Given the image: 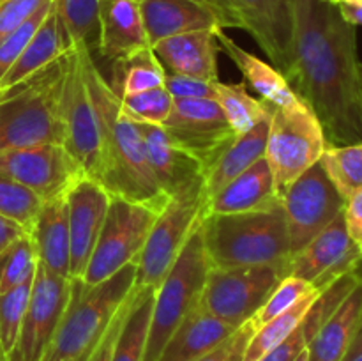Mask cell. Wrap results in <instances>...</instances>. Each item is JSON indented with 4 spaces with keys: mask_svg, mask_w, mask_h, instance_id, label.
Returning <instances> with one entry per match:
<instances>
[{
    "mask_svg": "<svg viewBox=\"0 0 362 361\" xmlns=\"http://www.w3.org/2000/svg\"><path fill=\"white\" fill-rule=\"evenodd\" d=\"M232 2H233V0H232Z\"/></svg>",
    "mask_w": 362,
    "mask_h": 361,
    "instance_id": "cell-59",
    "label": "cell"
},
{
    "mask_svg": "<svg viewBox=\"0 0 362 361\" xmlns=\"http://www.w3.org/2000/svg\"><path fill=\"white\" fill-rule=\"evenodd\" d=\"M37 253L30 236L25 234L0 251V294L34 280L37 271Z\"/></svg>",
    "mask_w": 362,
    "mask_h": 361,
    "instance_id": "cell-37",
    "label": "cell"
},
{
    "mask_svg": "<svg viewBox=\"0 0 362 361\" xmlns=\"http://www.w3.org/2000/svg\"><path fill=\"white\" fill-rule=\"evenodd\" d=\"M39 264L49 273L69 278L71 239L67 195L42 202L30 232Z\"/></svg>",
    "mask_w": 362,
    "mask_h": 361,
    "instance_id": "cell-24",
    "label": "cell"
},
{
    "mask_svg": "<svg viewBox=\"0 0 362 361\" xmlns=\"http://www.w3.org/2000/svg\"><path fill=\"white\" fill-rule=\"evenodd\" d=\"M133 294H134V290L131 292V296L127 297L126 301H124V304L120 306V310L117 311V315L113 317V321L110 322L108 329H106V333H105V336L101 338L99 345L95 347V350L92 353L90 360H88V361H112L117 336H119L120 328H122V324H124V319H126L127 308H129V303H131V297H133Z\"/></svg>",
    "mask_w": 362,
    "mask_h": 361,
    "instance_id": "cell-46",
    "label": "cell"
},
{
    "mask_svg": "<svg viewBox=\"0 0 362 361\" xmlns=\"http://www.w3.org/2000/svg\"><path fill=\"white\" fill-rule=\"evenodd\" d=\"M352 2H356V4H362V0H352Z\"/></svg>",
    "mask_w": 362,
    "mask_h": 361,
    "instance_id": "cell-55",
    "label": "cell"
},
{
    "mask_svg": "<svg viewBox=\"0 0 362 361\" xmlns=\"http://www.w3.org/2000/svg\"><path fill=\"white\" fill-rule=\"evenodd\" d=\"M216 101L237 134L250 131L269 108L264 99L250 94L246 84H225L221 80L216 81Z\"/></svg>",
    "mask_w": 362,
    "mask_h": 361,
    "instance_id": "cell-35",
    "label": "cell"
},
{
    "mask_svg": "<svg viewBox=\"0 0 362 361\" xmlns=\"http://www.w3.org/2000/svg\"><path fill=\"white\" fill-rule=\"evenodd\" d=\"M327 147L320 120L303 101L293 106L271 105L265 159L271 166L279 198L297 177L320 161Z\"/></svg>",
    "mask_w": 362,
    "mask_h": 361,
    "instance_id": "cell-8",
    "label": "cell"
},
{
    "mask_svg": "<svg viewBox=\"0 0 362 361\" xmlns=\"http://www.w3.org/2000/svg\"><path fill=\"white\" fill-rule=\"evenodd\" d=\"M163 130L172 144L193 156L205 172L237 138L216 99H173Z\"/></svg>",
    "mask_w": 362,
    "mask_h": 361,
    "instance_id": "cell-13",
    "label": "cell"
},
{
    "mask_svg": "<svg viewBox=\"0 0 362 361\" xmlns=\"http://www.w3.org/2000/svg\"><path fill=\"white\" fill-rule=\"evenodd\" d=\"M285 276H288L286 269L274 265L211 268L200 306L233 328H240L257 315Z\"/></svg>",
    "mask_w": 362,
    "mask_h": 361,
    "instance_id": "cell-10",
    "label": "cell"
},
{
    "mask_svg": "<svg viewBox=\"0 0 362 361\" xmlns=\"http://www.w3.org/2000/svg\"><path fill=\"white\" fill-rule=\"evenodd\" d=\"M52 6L53 0H49V2L45 4L41 9L35 11L28 20H25L23 23L18 25L14 30H11L9 34L4 35V38L0 39V80H2L4 74L7 73V69L16 62L18 57L23 53V50L27 48V45L30 42V39L34 38L37 28L41 27V23L45 21L46 14L49 13Z\"/></svg>",
    "mask_w": 362,
    "mask_h": 361,
    "instance_id": "cell-42",
    "label": "cell"
},
{
    "mask_svg": "<svg viewBox=\"0 0 362 361\" xmlns=\"http://www.w3.org/2000/svg\"><path fill=\"white\" fill-rule=\"evenodd\" d=\"M214 34L219 50H223L226 57L239 67L246 85H251V88L264 101L271 103L272 106H293L300 103L299 96L292 91L281 71L237 45L223 28H216Z\"/></svg>",
    "mask_w": 362,
    "mask_h": 361,
    "instance_id": "cell-26",
    "label": "cell"
},
{
    "mask_svg": "<svg viewBox=\"0 0 362 361\" xmlns=\"http://www.w3.org/2000/svg\"><path fill=\"white\" fill-rule=\"evenodd\" d=\"M165 71L219 81V45L214 30H198L163 39L152 46Z\"/></svg>",
    "mask_w": 362,
    "mask_h": 361,
    "instance_id": "cell-22",
    "label": "cell"
},
{
    "mask_svg": "<svg viewBox=\"0 0 362 361\" xmlns=\"http://www.w3.org/2000/svg\"><path fill=\"white\" fill-rule=\"evenodd\" d=\"M361 264L362 251L349 236L345 216L341 212L299 253L293 255L288 265V275L306 280L313 289L324 292L341 276L359 271Z\"/></svg>",
    "mask_w": 362,
    "mask_h": 361,
    "instance_id": "cell-16",
    "label": "cell"
},
{
    "mask_svg": "<svg viewBox=\"0 0 362 361\" xmlns=\"http://www.w3.org/2000/svg\"><path fill=\"white\" fill-rule=\"evenodd\" d=\"M293 361H310V353H308V349H304Z\"/></svg>",
    "mask_w": 362,
    "mask_h": 361,
    "instance_id": "cell-51",
    "label": "cell"
},
{
    "mask_svg": "<svg viewBox=\"0 0 362 361\" xmlns=\"http://www.w3.org/2000/svg\"><path fill=\"white\" fill-rule=\"evenodd\" d=\"M338 9H339V13H341L343 20L349 21L350 25H354V27L362 25V4L339 2Z\"/></svg>",
    "mask_w": 362,
    "mask_h": 361,
    "instance_id": "cell-49",
    "label": "cell"
},
{
    "mask_svg": "<svg viewBox=\"0 0 362 361\" xmlns=\"http://www.w3.org/2000/svg\"><path fill=\"white\" fill-rule=\"evenodd\" d=\"M42 200L28 188L11 177L0 173V214L20 223L27 232H30Z\"/></svg>",
    "mask_w": 362,
    "mask_h": 361,
    "instance_id": "cell-39",
    "label": "cell"
},
{
    "mask_svg": "<svg viewBox=\"0 0 362 361\" xmlns=\"http://www.w3.org/2000/svg\"><path fill=\"white\" fill-rule=\"evenodd\" d=\"M101 0H55V11L64 35L71 46L85 42L92 48L98 39Z\"/></svg>",
    "mask_w": 362,
    "mask_h": 361,
    "instance_id": "cell-36",
    "label": "cell"
},
{
    "mask_svg": "<svg viewBox=\"0 0 362 361\" xmlns=\"http://www.w3.org/2000/svg\"><path fill=\"white\" fill-rule=\"evenodd\" d=\"M324 2H331V4H339V2H343V0H324Z\"/></svg>",
    "mask_w": 362,
    "mask_h": 361,
    "instance_id": "cell-54",
    "label": "cell"
},
{
    "mask_svg": "<svg viewBox=\"0 0 362 361\" xmlns=\"http://www.w3.org/2000/svg\"><path fill=\"white\" fill-rule=\"evenodd\" d=\"M240 28L257 41L278 71L290 59L293 27V0H233Z\"/></svg>",
    "mask_w": 362,
    "mask_h": 361,
    "instance_id": "cell-18",
    "label": "cell"
},
{
    "mask_svg": "<svg viewBox=\"0 0 362 361\" xmlns=\"http://www.w3.org/2000/svg\"><path fill=\"white\" fill-rule=\"evenodd\" d=\"M159 211L120 197L110 198L108 212L81 282L99 285L138 260Z\"/></svg>",
    "mask_w": 362,
    "mask_h": 361,
    "instance_id": "cell-9",
    "label": "cell"
},
{
    "mask_svg": "<svg viewBox=\"0 0 362 361\" xmlns=\"http://www.w3.org/2000/svg\"><path fill=\"white\" fill-rule=\"evenodd\" d=\"M346 202L336 191L320 163L297 177L281 195L292 257L343 212Z\"/></svg>",
    "mask_w": 362,
    "mask_h": 361,
    "instance_id": "cell-12",
    "label": "cell"
},
{
    "mask_svg": "<svg viewBox=\"0 0 362 361\" xmlns=\"http://www.w3.org/2000/svg\"><path fill=\"white\" fill-rule=\"evenodd\" d=\"M361 353H362V317H361L359 328H357L356 336H354L352 345H350L349 353H346L345 360H343V361H350V360H354V357H356L357 354H361Z\"/></svg>",
    "mask_w": 362,
    "mask_h": 361,
    "instance_id": "cell-50",
    "label": "cell"
},
{
    "mask_svg": "<svg viewBox=\"0 0 362 361\" xmlns=\"http://www.w3.org/2000/svg\"><path fill=\"white\" fill-rule=\"evenodd\" d=\"M207 202L205 179L170 198L168 204L159 211L144 251L136 260V287L158 289L191 234L207 214Z\"/></svg>",
    "mask_w": 362,
    "mask_h": 361,
    "instance_id": "cell-7",
    "label": "cell"
},
{
    "mask_svg": "<svg viewBox=\"0 0 362 361\" xmlns=\"http://www.w3.org/2000/svg\"><path fill=\"white\" fill-rule=\"evenodd\" d=\"M0 173L28 188L42 202L67 195L85 176L62 144L0 151Z\"/></svg>",
    "mask_w": 362,
    "mask_h": 361,
    "instance_id": "cell-15",
    "label": "cell"
},
{
    "mask_svg": "<svg viewBox=\"0 0 362 361\" xmlns=\"http://www.w3.org/2000/svg\"><path fill=\"white\" fill-rule=\"evenodd\" d=\"M0 2H2V0H0Z\"/></svg>",
    "mask_w": 362,
    "mask_h": 361,
    "instance_id": "cell-58",
    "label": "cell"
},
{
    "mask_svg": "<svg viewBox=\"0 0 362 361\" xmlns=\"http://www.w3.org/2000/svg\"><path fill=\"white\" fill-rule=\"evenodd\" d=\"M32 282L0 294V347L7 356L18 340V333L30 301Z\"/></svg>",
    "mask_w": 362,
    "mask_h": 361,
    "instance_id": "cell-40",
    "label": "cell"
},
{
    "mask_svg": "<svg viewBox=\"0 0 362 361\" xmlns=\"http://www.w3.org/2000/svg\"><path fill=\"white\" fill-rule=\"evenodd\" d=\"M343 2H352V0H343Z\"/></svg>",
    "mask_w": 362,
    "mask_h": 361,
    "instance_id": "cell-57",
    "label": "cell"
},
{
    "mask_svg": "<svg viewBox=\"0 0 362 361\" xmlns=\"http://www.w3.org/2000/svg\"><path fill=\"white\" fill-rule=\"evenodd\" d=\"M78 48L101 130V166L95 180L110 197L126 198L161 211L170 198L148 165L140 127L122 112L119 98L95 66L90 46L78 42Z\"/></svg>",
    "mask_w": 362,
    "mask_h": 361,
    "instance_id": "cell-2",
    "label": "cell"
},
{
    "mask_svg": "<svg viewBox=\"0 0 362 361\" xmlns=\"http://www.w3.org/2000/svg\"><path fill=\"white\" fill-rule=\"evenodd\" d=\"M49 0H2L0 2V39L23 23Z\"/></svg>",
    "mask_w": 362,
    "mask_h": 361,
    "instance_id": "cell-45",
    "label": "cell"
},
{
    "mask_svg": "<svg viewBox=\"0 0 362 361\" xmlns=\"http://www.w3.org/2000/svg\"><path fill=\"white\" fill-rule=\"evenodd\" d=\"M152 48L145 32L138 0H101L99 4L98 52L115 60L140 50Z\"/></svg>",
    "mask_w": 362,
    "mask_h": 361,
    "instance_id": "cell-21",
    "label": "cell"
},
{
    "mask_svg": "<svg viewBox=\"0 0 362 361\" xmlns=\"http://www.w3.org/2000/svg\"><path fill=\"white\" fill-rule=\"evenodd\" d=\"M345 216V225L349 230V236L362 251V190L357 191L352 198H349L343 209Z\"/></svg>",
    "mask_w": 362,
    "mask_h": 361,
    "instance_id": "cell-47",
    "label": "cell"
},
{
    "mask_svg": "<svg viewBox=\"0 0 362 361\" xmlns=\"http://www.w3.org/2000/svg\"><path fill=\"white\" fill-rule=\"evenodd\" d=\"M318 163L345 202L362 190V144L329 145Z\"/></svg>",
    "mask_w": 362,
    "mask_h": 361,
    "instance_id": "cell-33",
    "label": "cell"
},
{
    "mask_svg": "<svg viewBox=\"0 0 362 361\" xmlns=\"http://www.w3.org/2000/svg\"><path fill=\"white\" fill-rule=\"evenodd\" d=\"M362 317V275L308 345L310 361H343Z\"/></svg>",
    "mask_w": 362,
    "mask_h": 361,
    "instance_id": "cell-27",
    "label": "cell"
},
{
    "mask_svg": "<svg viewBox=\"0 0 362 361\" xmlns=\"http://www.w3.org/2000/svg\"><path fill=\"white\" fill-rule=\"evenodd\" d=\"M267 103V101H265ZM267 113L243 134H237L235 142L221 154V158L205 172V190L209 197L218 193L230 180L235 179L258 159L265 156L269 140V127H271V103H267Z\"/></svg>",
    "mask_w": 362,
    "mask_h": 361,
    "instance_id": "cell-29",
    "label": "cell"
},
{
    "mask_svg": "<svg viewBox=\"0 0 362 361\" xmlns=\"http://www.w3.org/2000/svg\"><path fill=\"white\" fill-rule=\"evenodd\" d=\"M361 78H362V64H361Z\"/></svg>",
    "mask_w": 362,
    "mask_h": 361,
    "instance_id": "cell-56",
    "label": "cell"
},
{
    "mask_svg": "<svg viewBox=\"0 0 362 361\" xmlns=\"http://www.w3.org/2000/svg\"><path fill=\"white\" fill-rule=\"evenodd\" d=\"M73 280L62 278L37 265L30 301L21 322L18 340L7 361H41L52 343L71 299Z\"/></svg>",
    "mask_w": 362,
    "mask_h": 361,
    "instance_id": "cell-14",
    "label": "cell"
},
{
    "mask_svg": "<svg viewBox=\"0 0 362 361\" xmlns=\"http://www.w3.org/2000/svg\"><path fill=\"white\" fill-rule=\"evenodd\" d=\"M317 289H313L311 283H308L306 280L297 278V276H285L281 282L276 285V289L272 290L271 296L267 297V301L264 303V306L257 311L251 322L255 324V328H260L262 324L269 322L271 319L278 317L283 311L290 310L293 304H297L299 301H303L304 297L310 296L311 292H315Z\"/></svg>",
    "mask_w": 362,
    "mask_h": 361,
    "instance_id": "cell-41",
    "label": "cell"
},
{
    "mask_svg": "<svg viewBox=\"0 0 362 361\" xmlns=\"http://www.w3.org/2000/svg\"><path fill=\"white\" fill-rule=\"evenodd\" d=\"M60 113H62V145L81 166L85 176L95 180L101 166V130L81 67L78 45H73L67 53Z\"/></svg>",
    "mask_w": 362,
    "mask_h": 361,
    "instance_id": "cell-11",
    "label": "cell"
},
{
    "mask_svg": "<svg viewBox=\"0 0 362 361\" xmlns=\"http://www.w3.org/2000/svg\"><path fill=\"white\" fill-rule=\"evenodd\" d=\"M67 53L34 76L0 91V151L62 144L60 101Z\"/></svg>",
    "mask_w": 362,
    "mask_h": 361,
    "instance_id": "cell-4",
    "label": "cell"
},
{
    "mask_svg": "<svg viewBox=\"0 0 362 361\" xmlns=\"http://www.w3.org/2000/svg\"><path fill=\"white\" fill-rule=\"evenodd\" d=\"M136 287V262L99 285L73 280L67 310L41 361H88L110 322Z\"/></svg>",
    "mask_w": 362,
    "mask_h": 361,
    "instance_id": "cell-5",
    "label": "cell"
},
{
    "mask_svg": "<svg viewBox=\"0 0 362 361\" xmlns=\"http://www.w3.org/2000/svg\"><path fill=\"white\" fill-rule=\"evenodd\" d=\"M110 193L92 177L83 176L67 191L71 262L69 278L81 280L101 234L110 205Z\"/></svg>",
    "mask_w": 362,
    "mask_h": 361,
    "instance_id": "cell-17",
    "label": "cell"
},
{
    "mask_svg": "<svg viewBox=\"0 0 362 361\" xmlns=\"http://www.w3.org/2000/svg\"><path fill=\"white\" fill-rule=\"evenodd\" d=\"M136 124L144 137L148 165L166 197H175L186 188L205 179L204 166L193 156L173 145L163 126L144 122Z\"/></svg>",
    "mask_w": 362,
    "mask_h": 361,
    "instance_id": "cell-19",
    "label": "cell"
},
{
    "mask_svg": "<svg viewBox=\"0 0 362 361\" xmlns=\"http://www.w3.org/2000/svg\"><path fill=\"white\" fill-rule=\"evenodd\" d=\"M357 27L338 4L293 0L288 66L292 91L317 115L327 145L362 144V78Z\"/></svg>",
    "mask_w": 362,
    "mask_h": 361,
    "instance_id": "cell-1",
    "label": "cell"
},
{
    "mask_svg": "<svg viewBox=\"0 0 362 361\" xmlns=\"http://www.w3.org/2000/svg\"><path fill=\"white\" fill-rule=\"evenodd\" d=\"M350 361H362V353H361V354H357V356L354 357V360H350Z\"/></svg>",
    "mask_w": 362,
    "mask_h": 361,
    "instance_id": "cell-53",
    "label": "cell"
},
{
    "mask_svg": "<svg viewBox=\"0 0 362 361\" xmlns=\"http://www.w3.org/2000/svg\"><path fill=\"white\" fill-rule=\"evenodd\" d=\"M0 361H7V354L4 353L2 347H0Z\"/></svg>",
    "mask_w": 362,
    "mask_h": 361,
    "instance_id": "cell-52",
    "label": "cell"
},
{
    "mask_svg": "<svg viewBox=\"0 0 362 361\" xmlns=\"http://www.w3.org/2000/svg\"><path fill=\"white\" fill-rule=\"evenodd\" d=\"M200 229L211 268L274 265L288 273L292 251L283 205L272 211L205 214Z\"/></svg>",
    "mask_w": 362,
    "mask_h": 361,
    "instance_id": "cell-3",
    "label": "cell"
},
{
    "mask_svg": "<svg viewBox=\"0 0 362 361\" xmlns=\"http://www.w3.org/2000/svg\"><path fill=\"white\" fill-rule=\"evenodd\" d=\"M151 46L163 39L223 28L218 16L197 0H138Z\"/></svg>",
    "mask_w": 362,
    "mask_h": 361,
    "instance_id": "cell-23",
    "label": "cell"
},
{
    "mask_svg": "<svg viewBox=\"0 0 362 361\" xmlns=\"http://www.w3.org/2000/svg\"><path fill=\"white\" fill-rule=\"evenodd\" d=\"M278 207H281V198L276 191L271 166L264 156L218 193L209 197L207 214H237L272 211Z\"/></svg>",
    "mask_w": 362,
    "mask_h": 361,
    "instance_id": "cell-20",
    "label": "cell"
},
{
    "mask_svg": "<svg viewBox=\"0 0 362 361\" xmlns=\"http://www.w3.org/2000/svg\"><path fill=\"white\" fill-rule=\"evenodd\" d=\"M73 46L67 42L62 27L59 23V16H57L55 11V0H53L52 9L46 14L41 27L37 28L34 38L27 45V48L16 59V62L7 69V73L0 80V91L13 87V85L25 81L27 78L34 76L35 73L45 69L52 62H55L59 57H62Z\"/></svg>",
    "mask_w": 362,
    "mask_h": 361,
    "instance_id": "cell-30",
    "label": "cell"
},
{
    "mask_svg": "<svg viewBox=\"0 0 362 361\" xmlns=\"http://www.w3.org/2000/svg\"><path fill=\"white\" fill-rule=\"evenodd\" d=\"M122 112L134 122L163 126L173 108V96L165 85L119 98Z\"/></svg>",
    "mask_w": 362,
    "mask_h": 361,
    "instance_id": "cell-38",
    "label": "cell"
},
{
    "mask_svg": "<svg viewBox=\"0 0 362 361\" xmlns=\"http://www.w3.org/2000/svg\"><path fill=\"white\" fill-rule=\"evenodd\" d=\"M154 289L134 287L126 319L117 336L112 361H144L147 349L148 326H151Z\"/></svg>",
    "mask_w": 362,
    "mask_h": 361,
    "instance_id": "cell-31",
    "label": "cell"
},
{
    "mask_svg": "<svg viewBox=\"0 0 362 361\" xmlns=\"http://www.w3.org/2000/svg\"><path fill=\"white\" fill-rule=\"evenodd\" d=\"M359 271L349 273V275L336 280L331 287H327V289L315 299V303L311 304V308L308 310V314L304 315L303 321L299 322V326H297V328L293 329L278 347H274L271 353L265 354L260 361L296 360L304 349H308V345L311 343L313 336L317 335L318 329L322 328V324H324V322L327 321L329 315L338 308V304L349 296V292L356 287V283L359 282Z\"/></svg>",
    "mask_w": 362,
    "mask_h": 361,
    "instance_id": "cell-28",
    "label": "cell"
},
{
    "mask_svg": "<svg viewBox=\"0 0 362 361\" xmlns=\"http://www.w3.org/2000/svg\"><path fill=\"white\" fill-rule=\"evenodd\" d=\"M237 328L214 317L200 303L180 321L158 361H197L225 342Z\"/></svg>",
    "mask_w": 362,
    "mask_h": 361,
    "instance_id": "cell-25",
    "label": "cell"
},
{
    "mask_svg": "<svg viewBox=\"0 0 362 361\" xmlns=\"http://www.w3.org/2000/svg\"><path fill=\"white\" fill-rule=\"evenodd\" d=\"M165 87L173 99H216V81L194 76L168 73L165 74Z\"/></svg>",
    "mask_w": 362,
    "mask_h": 361,
    "instance_id": "cell-43",
    "label": "cell"
},
{
    "mask_svg": "<svg viewBox=\"0 0 362 361\" xmlns=\"http://www.w3.org/2000/svg\"><path fill=\"white\" fill-rule=\"evenodd\" d=\"M320 294L322 292L315 290L310 296L304 297L303 301L293 304L290 310L283 311L281 315L271 319L269 322L262 324L260 328H257V331L251 336L250 343H247L244 361H260L265 354H269L274 347H278L279 343L299 326V322L303 321L304 315L308 314L311 304L315 303V299H317Z\"/></svg>",
    "mask_w": 362,
    "mask_h": 361,
    "instance_id": "cell-34",
    "label": "cell"
},
{
    "mask_svg": "<svg viewBox=\"0 0 362 361\" xmlns=\"http://www.w3.org/2000/svg\"><path fill=\"white\" fill-rule=\"evenodd\" d=\"M255 331H257L255 324L247 321L246 324L237 328L225 342L219 343L216 349H212L211 353L205 354V356H202L197 361H244L247 343H250Z\"/></svg>",
    "mask_w": 362,
    "mask_h": 361,
    "instance_id": "cell-44",
    "label": "cell"
},
{
    "mask_svg": "<svg viewBox=\"0 0 362 361\" xmlns=\"http://www.w3.org/2000/svg\"><path fill=\"white\" fill-rule=\"evenodd\" d=\"M25 234H28L20 223H16L14 219L7 218V216L0 214V251L6 250L9 244H13L14 241H18L20 237H23Z\"/></svg>",
    "mask_w": 362,
    "mask_h": 361,
    "instance_id": "cell-48",
    "label": "cell"
},
{
    "mask_svg": "<svg viewBox=\"0 0 362 361\" xmlns=\"http://www.w3.org/2000/svg\"><path fill=\"white\" fill-rule=\"evenodd\" d=\"M112 80L108 84L117 98L165 85L166 71L152 48L129 53V55L112 60Z\"/></svg>",
    "mask_w": 362,
    "mask_h": 361,
    "instance_id": "cell-32",
    "label": "cell"
},
{
    "mask_svg": "<svg viewBox=\"0 0 362 361\" xmlns=\"http://www.w3.org/2000/svg\"><path fill=\"white\" fill-rule=\"evenodd\" d=\"M209 269L211 262L204 246L202 229L198 227L156 289L144 361H158L163 347L180 321L200 303Z\"/></svg>",
    "mask_w": 362,
    "mask_h": 361,
    "instance_id": "cell-6",
    "label": "cell"
}]
</instances>
